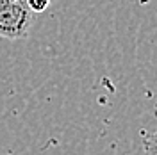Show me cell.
Wrapping results in <instances>:
<instances>
[{"label":"cell","instance_id":"3957f363","mask_svg":"<svg viewBox=\"0 0 157 155\" xmlns=\"http://www.w3.org/2000/svg\"><path fill=\"white\" fill-rule=\"evenodd\" d=\"M25 2H27V6L32 13H43V11L48 9L52 0H25Z\"/></svg>","mask_w":157,"mask_h":155},{"label":"cell","instance_id":"6da1fadb","mask_svg":"<svg viewBox=\"0 0 157 155\" xmlns=\"http://www.w3.org/2000/svg\"><path fill=\"white\" fill-rule=\"evenodd\" d=\"M32 25V11L25 0H0V38L23 39Z\"/></svg>","mask_w":157,"mask_h":155},{"label":"cell","instance_id":"7a4b0ae2","mask_svg":"<svg viewBox=\"0 0 157 155\" xmlns=\"http://www.w3.org/2000/svg\"><path fill=\"white\" fill-rule=\"evenodd\" d=\"M141 145L145 155H157V130H143L141 132Z\"/></svg>","mask_w":157,"mask_h":155}]
</instances>
